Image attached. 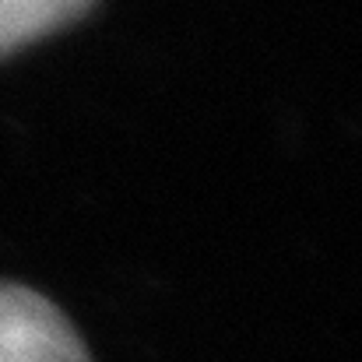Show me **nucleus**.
Instances as JSON below:
<instances>
[{"instance_id":"obj_1","label":"nucleus","mask_w":362,"mask_h":362,"mask_svg":"<svg viewBox=\"0 0 362 362\" xmlns=\"http://www.w3.org/2000/svg\"><path fill=\"white\" fill-rule=\"evenodd\" d=\"M0 362H92V356L46 296L0 281Z\"/></svg>"},{"instance_id":"obj_2","label":"nucleus","mask_w":362,"mask_h":362,"mask_svg":"<svg viewBox=\"0 0 362 362\" xmlns=\"http://www.w3.org/2000/svg\"><path fill=\"white\" fill-rule=\"evenodd\" d=\"M95 0H0V57L78 21Z\"/></svg>"}]
</instances>
